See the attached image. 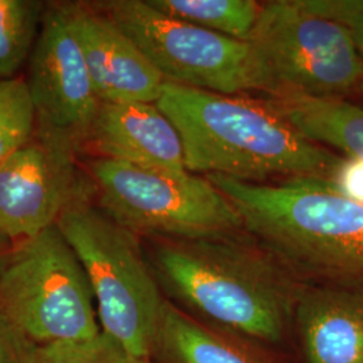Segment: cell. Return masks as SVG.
Wrapping results in <instances>:
<instances>
[{
  "label": "cell",
  "instance_id": "6da1fadb",
  "mask_svg": "<svg viewBox=\"0 0 363 363\" xmlns=\"http://www.w3.org/2000/svg\"><path fill=\"white\" fill-rule=\"evenodd\" d=\"M155 242L151 268L174 306L249 343L286 339L303 283L247 230Z\"/></svg>",
  "mask_w": 363,
  "mask_h": 363
},
{
  "label": "cell",
  "instance_id": "4fadbf2b",
  "mask_svg": "<svg viewBox=\"0 0 363 363\" xmlns=\"http://www.w3.org/2000/svg\"><path fill=\"white\" fill-rule=\"evenodd\" d=\"M294 327L307 363H363V286L303 283Z\"/></svg>",
  "mask_w": 363,
  "mask_h": 363
},
{
  "label": "cell",
  "instance_id": "44dd1931",
  "mask_svg": "<svg viewBox=\"0 0 363 363\" xmlns=\"http://www.w3.org/2000/svg\"><path fill=\"white\" fill-rule=\"evenodd\" d=\"M328 182L342 194L363 203V159L343 157Z\"/></svg>",
  "mask_w": 363,
  "mask_h": 363
},
{
  "label": "cell",
  "instance_id": "277c9868",
  "mask_svg": "<svg viewBox=\"0 0 363 363\" xmlns=\"http://www.w3.org/2000/svg\"><path fill=\"white\" fill-rule=\"evenodd\" d=\"M57 228L88 276L101 331L136 357L151 359L166 298L139 237L89 199L66 208Z\"/></svg>",
  "mask_w": 363,
  "mask_h": 363
},
{
  "label": "cell",
  "instance_id": "52a82bcc",
  "mask_svg": "<svg viewBox=\"0 0 363 363\" xmlns=\"http://www.w3.org/2000/svg\"><path fill=\"white\" fill-rule=\"evenodd\" d=\"M247 42L265 97L346 99L363 81L350 28L307 11L298 0L264 3Z\"/></svg>",
  "mask_w": 363,
  "mask_h": 363
},
{
  "label": "cell",
  "instance_id": "2e32d148",
  "mask_svg": "<svg viewBox=\"0 0 363 363\" xmlns=\"http://www.w3.org/2000/svg\"><path fill=\"white\" fill-rule=\"evenodd\" d=\"M154 9L229 38L247 40L262 4L255 0H147Z\"/></svg>",
  "mask_w": 363,
  "mask_h": 363
},
{
  "label": "cell",
  "instance_id": "ba28073f",
  "mask_svg": "<svg viewBox=\"0 0 363 363\" xmlns=\"http://www.w3.org/2000/svg\"><path fill=\"white\" fill-rule=\"evenodd\" d=\"M103 9L166 82L222 94H264L259 61L247 40L169 16L147 0H112Z\"/></svg>",
  "mask_w": 363,
  "mask_h": 363
},
{
  "label": "cell",
  "instance_id": "7c38bea8",
  "mask_svg": "<svg viewBox=\"0 0 363 363\" xmlns=\"http://www.w3.org/2000/svg\"><path fill=\"white\" fill-rule=\"evenodd\" d=\"M88 144L101 157L187 174L181 136L155 103H101Z\"/></svg>",
  "mask_w": 363,
  "mask_h": 363
},
{
  "label": "cell",
  "instance_id": "ac0fdd59",
  "mask_svg": "<svg viewBox=\"0 0 363 363\" xmlns=\"http://www.w3.org/2000/svg\"><path fill=\"white\" fill-rule=\"evenodd\" d=\"M35 111L26 79L0 81V164L34 139Z\"/></svg>",
  "mask_w": 363,
  "mask_h": 363
},
{
  "label": "cell",
  "instance_id": "30bf717a",
  "mask_svg": "<svg viewBox=\"0 0 363 363\" xmlns=\"http://www.w3.org/2000/svg\"><path fill=\"white\" fill-rule=\"evenodd\" d=\"M74 155L37 138L0 164V234L25 241L89 199L94 183L81 175Z\"/></svg>",
  "mask_w": 363,
  "mask_h": 363
},
{
  "label": "cell",
  "instance_id": "8992f818",
  "mask_svg": "<svg viewBox=\"0 0 363 363\" xmlns=\"http://www.w3.org/2000/svg\"><path fill=\"white\" fill-rule=\"evenodd\" d=\"M0 316L35 346L100 333L88 276L57 225L15 244L0 276Z\"/></svg>",
  "mask_w": 363,
  "mask_h": 363
},
{
  "label": "cell",
  "instance_id": "5bb4252c",
  "mask_svg": "<svg viewBox=\"0 0 363 363\" xmlns=\"http://www.w3.org/2000/svg\"><path fill=\"white\" fill-rule=\"evenodd\" d=\"M157 363H269L247 340L210 327L166 298L151 361Z\"/></svg>",
  "mask_w": 363,
  "mask_h": 363
},
{
  "label": "cell",
  "instance_id": "d4e9b609",
  "mask_svg": "<svg viewBox=\"0 0 363 363\" xmlns=\"http://www.w3.org/2000/svg\"><path fill=\"white\" fill-rule=\"evenodd\" d=\"M358 91L361 93V94H363V81L361 82V85H359V88H358Z\"/></svg>",
  "mask_w": 363,
  "mask_h": 363
},
{
  "label": "cell",
  "instance_id": "3957f363",
  "mask_svg": "<svg viewBox=\"0 0 363 363\" xmlns=\"http://www.w3.org/2000/svg\"><path fill=\"white\" fill-rule=\"evenodd\" d=\"M206 178L238 210L247 233L301 283L363 286L362 202L328 181Z\"/></svg>",
  "mask_w": 363,
  "mask_h": 363
},
{
  "label": "cell",
  "instance_id": "7402d4cb",
  "mask_svg": "<svg viewBox=\"0 0 363 363\" xmlns=\"http://www.w3.org/2000/svg\"><path fill=\"white\" fill-rule=\"evenodd\" d=\"M34 346L0 316V363H28Z\"/></svg>",
  "mask_w": 363,
  "mask_h": 363
},
{
  "label": "cell",
  "instance_id": "ffe728a7",
  "mask_svg": "<svg viewBox=\"0 0 363 363\" xmlns=\"http://www.w3.org/2000/svg\"><path fill=\"white\" fill-rule=\"evenodd\" d=\"M307 11L352 27L363 23V0H298Z\"/></svg>",
  "mask_w": 363,
  "mask_h": 363
},
{
  "label": "cell",
  "instance_id": "603a6c76",
  "mask_svg": "<svg viewBox=\"0 0 363 363\" xmlns=\"http://www.w3.org/2000/svg\"><path fill=\"white\" fill-rule=\"evenodd\" d=\"M13 247H15V242L13 240H10L9 237L0 234V276L4 271L9 259L11 257Z\"/></svg>",
  "mask_w": 363,
  "mask_h": 363
},
{
  "label": "cell",
  "instance_id": "9a60e30c",
  "mask_svg": "<svg viewBox=\"0 0 363 363\" xmlns=\"http://www.w3.org/2000/svg\"><path fill=\"white\" fill-rule=\"evenodd\" d=\"M306 138L363 159V108L346 99L267 97Z\"/></svg>",
  "mask_w": 363,
  "mask_h": 363
},
{
  "label": "cell",
  "instance_id": "d6986e66",
  "mask_svg": "<svg viewBox=\"0 0 363 363\" xmlns=\"http://www.w3.org/2000/svg\"><path fill=\"white\" fill-rule=\"evenodd\" d=\"M28 363H154L136 357L115 337L100 331L97 335L34 346Z\"/></svg>",
  "mask_w": 363,
  "mask_h": 363
},
{
  "label": "cell",
  "instance_id": "cb8c5ba5",
  "mask_svg": "<svg viewBox=\"0 0 363 363\" xmlns=\"http://www.w3.org/2000/svg\"><path fill=\"white\" fill-rule=\"evenodd\" d=\"M350 28L351 38L354 42L355 50L358 52L361 61L363 64V23L355 25V26L349 27Z\"/></svg>",
  "mask_w": 363,
  "mask_h": 363
},
{
  "label": "cell",
  "instance_id": "7a4b0ae2",
  "mask_svg": "<svg viewBox=\"0 0 363 363\" xmlns=\"http://www.w3.org/2000/svg\"><path fill=\"white\" fill-rule=\"evenodd\" d=\"M156 105L178 130L195 175L255 184L330 181L343 160L306 138L267 97L166 82Z\"/></svg>",
  "mask_w": 363,
  "mask_h": 363
},
{
  "label": "cell",
  "instance_id": "e0dca14e",
  "mask_svg": "<svg viewBox=\"0 0 363 363\" xmlns=\"http://www.w3.org/2000/svg\"><path fill=\"white\" fill-rule=\"evenodd\" d=\"M40 1L0 0V78L9 79L30 58L42 25Z\"/></svg>",
  "mask_w": 363,
  "mask_h": 363
},
{
  "label": "cell",
  "instance_id": "9c48e42d",
  "mask_svg": "<svg viewBox=\"0 0 363 363\" xmlns=\"http://www.w3.org/2000/svg\"><path fill=\"white\" fill-rule=\"evenodd\" d=\"M28 60L26 84L35 111L37 138L76 154L88 144L101 101L65 7L43 13Z\"/></svg>",
  "mask_w": 363,
  "mask_h": 363
},
{
  "label": "cell",
  "instance_id": "5b68a950",
  "mask_svg": "<svg viewBox=\"0 0 363 363\" xmlns=\"http://www.w3.org/2000/svg\"><path fill=\"white\" fill-rule=\"evenodd\" d=\"M91 174L100 208L138 237L181 241L245 230L238 210L206 177L105 157L91 162Z\"/></svg>",
  "mask_w": 363,
  "mask_h": 363
},
{
  "label": "cell",
  "instance_id": "8fae6325",
  "mask_svg": "<svg viewBox=\"0 0 363 363\" xmlns=\"http://www.w3.org/2000/svg\"><path fill=\"white\" fill-rule=\"evenodd\" d=\"M91 84L101 103H155L166 84L133 40L106 15L65 7Z\"/></svg>",
  "mask_w": 363,
  "mask_h": 363
}]
</instances>
